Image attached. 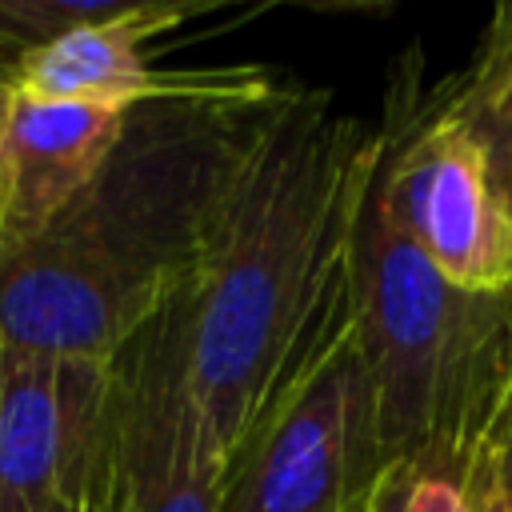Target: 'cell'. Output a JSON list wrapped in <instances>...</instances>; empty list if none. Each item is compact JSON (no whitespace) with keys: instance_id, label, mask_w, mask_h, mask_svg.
<instances>
[{"instance_id":"obj_1","label":"cell","mask_w":512,"mask_h":512,"mask_svg":"<svg viewBox=\"0 0 512 512\" xmlns=\"http://www.w3.org/2000/svg\"><path fill=\"white\" fill-rule=\"evenodd\" d=\"M376 152L380 132L324 92L280 88L172 300L184 392L224 468L348 316V244Z\"/></svg>"},{"instance_id":"obj_2","label":"cell","mask_w":512,"mask_h":512,"mask_svg":"<svg viewBox=\"0 0 512 512\" xmlns=\"http://www.w3.org/2000/svg\"><path fill=\"white\" fill-rule=\"evenodd\" d=\"M276 92L256 72L160 76L100 172L0 252V344L112 364L192 280Z\"/></svg>"},{"instance_id":"obj_3","label":"cell","mask_w":512,"mask_h":512,"mask_svg":"<svg viewBox=\"0 0 512 512\" xmlns=\"http://www.w3.org/2000/svg\"><path fill=\"white\" fill-rule=\"evenodd\" d=\"M348 308L384 464L464 468L492 444L512 292L452 288L388 224L372 176L348 244Z\"/></svg>"},{"instance_id":"obj_4","label":"cell","mask_w":512,"mask_h":512,"mask_svg":"<svg viewBox=\"0 0 512 512\" xmlns=\"http://www.w3.org/2000/svg\"><path fill=\"white\" fill-rule=\"evenodd\" d=\"M372 196L452 288L512 292V200L448 80L424 104H392V120L380 128Z\"/></svg>"},{"instance_id":"obj_5","label":"cell","mask_w":512,"mask_h":512,"mask_svg":"<svg viewBox=\"0 0 512 512\" xmlns=\"http://www.w3.org/2000/svg\"><path fill=\"white\" fill-rule=\"evenodd\" d=\"M380 468L348 308L232 460L220 512H352Z\"/></svg>"},{"instance_id":"obj_6","label":"cell","mask_w":512,"mask_h":512,"mask_svg":"<svg viewBox=\"0 0 512 512\" xmlns=\"http://www.w3.org/2000/svg\"><path fill=\"white\" fill-rule=\"evenodd\" d=\"M100 460L108 512H220L228 468L188 404L172 304L112 360Z\"/></svg>"},{"instance_id":"obj_7","label":"cell","mask_w":512,"mask_h":512,"mask_svg":"<svg viewBox=\"0 0 512 512\" xmlns=\"http://www.w3.org/2000/svg\"><path fill=\"white\" fill-rule=\"evenodd\" d=\"M112 364L0 344V512H60L96 452Z\"/></svg>"},{"instance_id":"obj_8","label":"cell","mask_w":512,"mask_h":512,"mask_svg":"<svg viewBox=\"0 0 512 512\" xmlns=\"http://www.w3.org/2000/svg\"><path fill=\"white\" fill-rule=\"evenodd\" d=\"M124 124L120 104L40 100L12 88L0 148V252L32 240L100 172Z\"/></svg>"},{"instance_id":"obj_9","label":"cell","mask_w":512,"mask_h":512,"mask_svg":"<svg viewBox=\"0 0 512 512\" xmlns=\"http://www.w3.org/2000/svg\"><path fill=\"white\" fill-rule=\"evenodd\" d=\"M188 16L180 4H120L112 16L80 24L8 68V84L40 100H88L132 108L156 92L144 44Z\"/></svg>"},{"instance_id":"obj_10","label":"cell","mask_w":512,"mask_h":512,"mask_svg":"<svg viewBox=\"0 0 512 512\" xmlns=\"http://www.w3.org/2000/svg\"><path fill=\"white\" fill-rule=\"evenodd\" d=\"M448 92L484 140L496 180L512 200V4L492 12L472 64L448 80Z\"/></svg>"},{"instance_id":"obj_11","label":"cell","mask_w":512,"mask_h":512,"mask_svg":"<svg viewBox=\"0 0 512 512\" xmlns=\"http://www.w3.org/2000/svg\"><path fill=\"white\" fill-rule=\"evenodd\" d=\"M412 464H384L380 476L372 480V488L360 500V512H404L408 500V484H412Z\"/></svg>"},{"instance_id":"obj_12","label":"cell","mask_w":512,"mask_h":512,"mask_svg":"<svg viewBox=\"0 0 512 512\" xmlns=\"http://www.w3.org/2000/svg\"><path fill=\"white\" fill-rule=\"evenodd\" d=\"M60 512H108V484H104V460H100V440L92 460L84 464L80 480L72 484V492L64 496Z\"/></svg>"},{"instance_id":"obj_13","label":"cell","mask_w":512,"mask_h":512,"mask_svg":"<svg viewBox=\"0 0 512 512\" xmlns=\"http://www.w3.org/2000/svg\"><path fill=\"white\" fill-rule=\"evenodd\" d=\"M484 460H488V476H492V488H496L500 504L512 512V436L500 440V444H488Z\"/></svg>"},{"instance_id":"obj_14","label":"cell","mask_w":512,"mask_h":512,"mask_svg":"<svg viewBox=\"0 0 512 512\" xmlns=\"http://www.w3.org/2000/svg\"><path fill=\"white\" fill-rule=\"evenodd\" d=\"M512 436V316H508V344H504V388H500V408H496V428L492 444Z\"/></svg>"},{"instance_id":"obj_15","label":"cell","mask_w":512,"mask_h":512,"mask_svg":"<svg viewBox=\"0 0 512 512\" xmlns=\"http://www.w3.org/2000/svg\"><path fill=\"white\" fill-rule=\"evenodd\" d=\"M8 112H12V84H8V76H0V148H4V128H8Z\"/></svg>"},{"instance_id":"obj_16","label":"cell","mask_w":512,"mask_h":512,"mask_svg":"<svg viewBox=\"0 0 512 512\" xmlns=\"http://www.w3.org/2000/svg\"><path fill=\"white\" fill-rule=\"evenodd\" d=\"M0 76H8V72H4V64H0Z\"/></svg>"},{"instance_id":"obj_17","label":"cell","mask_w":512,"mask_h":512,"mask_svg":"<svg viewBox=\"0 0 512 512\" xmlns=\"http://www.w3.org/2000/svg\"><path fill=\"white\" fill-rule=\"evenodd\" d=\"M360 500H364V496H360ZM352 512H360V504H356V508H352Z\"/></svg>"}]
</instances>
